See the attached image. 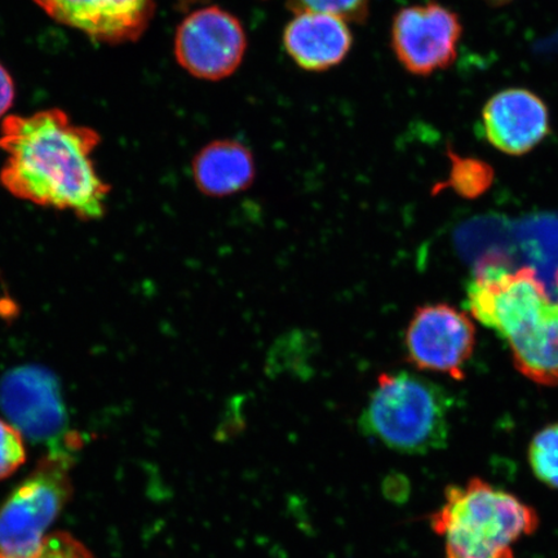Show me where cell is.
<instances>
[{"instance_id": "44dd1931", "label": "cell", "mask_w": 558, "mask_h": 558, "mask_svg": "<svg viewBox=\"0 0 558 558\" xmlns=\"http://www.w3.org/2000/svg\"><path fill=\"white\" fill-rule=\"evenodd\" d=\"M409 485H403L402 477H388L384 484V493L393 500H403L407 497Z\"/></svg>"}, {"instance_id": "2e32d148", "label": "cell", "mask_w": 558, "mask_h": 558, "mask_svg": "<svg viewBox=\"0 0 558 558\" xmlns=\"http://www.w3.org/2000/svg\"><path fill=\"white\" fill-rule=\"evenodd\" d=\"M452 162L451 185L464 195L485 192L493 180V170L485 162L474 158H460L450 151Z\"/></svg>"}, {"instance_id": "277c9868", "label": "cell", "mask_w": 558, "mask_h": 558, "mask_svg": "<svg viewBox=\"0 0 558 558\" xmlns=\"http://www.w3.org/2000/svg\"><path fill=\"white\" fill-rule=\"evenodd\" d=\"M70 460L54 452L0 507V555L33 558L73 495Z\"/></svg>"}, {"instance_id": "e0dca14e", "label": "cell", "mask_w": 558, "mask_h": 558, "mask_svg": "<svg viewBox=\"0 0 558 558\" xmlns=\"http://www.w3.org/2000/svg\"><path fill=\"white\" fill-rule=\"evenodd\" d=\"M289 7L295 13H327L351 23H364L369 0H289Z\"/></svg>"}, {"instance_id": "3957f363", "label": "cell", "mask_w": 558, "mask_h": 558, "mask_svg": "<svg viewBox=\"0 0 558 558\" xmlns=\"http://www.w3.org/2000/svg\"><path fill=\"white\" fill-rule=\"evenodd\" d=\"M451 400L441 387L409 373L379 375L360 417L362 434L411 453L441 450L450 437Z\"/></svg>"}, {"instance_id": "ba28073f", "label": "cell", "mask_w": 558, "mask_h": 558, "mask_svg": "<svg viewBox=\"0 0 558 558\" xmlns=\"http://www.w3.org/2000/svg\"><path fill=\"white\" fill-rule=\"evenodd\" d=\"M463 27L459 16L436 2L402 9L393 20L392 46L409 73L430 75L452 65Z\"/></svg>"}, {"instance_id": "52a82bcc", "label": "cell", "mask_w": 558, "mask_h": 558, "mask_svg": "<svg viewBox=\"0 0 558 558\" xmlns=\"http://www.w3.org/2000/svg\"><path fill=\"white\" fill-rule=\"evenodd\" d=\"M408 361L422 372L464 378V366L476 344V329L464 312L448 304L417 308L404 332Z\"/></svg>"}, {"instance_id": "8992f818", "label": "cell", "mask_w": 558, "mask_h": 558, "mask_svg": "<svg viewBox=\"0 0 558 558\" xmlns=\"http://www.w3.org/2000/svg\"><path fill=\"white\" fill-rule=\"evenodd\" d=\"M246 47L239 19L215 5L187 15L174 38L179 64L195 78L206 81L232 75L241 65Z\"/></svg>"}, {"instance_id": "ac0fdd59", "label": "cell", "mask_w": 558, "mask_h": 558, "mask_svg": "<svg viewBox=\"0 0 558 558\" xmlns=\"http://www.w3.org/2000/svg\"><path fill=\"white\" fill-rule=\"evenodd\" d=\"M26 462L24 436L0 418V480L9 478Z\"/></svg>"}, {"instance_id": "9c48e42d", "label": "cell", "mask_w": 558, "mask_h": 558, "mask_svg": "<svg viewBox=\"0 0 558 558\" xmlns=\"http://www.w3.org/2000/svg\"><path fill=\"white\" fill-rule=\"evenodd\" d=\"M0 409L24 438L35 442L50 441L66 427L59 380L41 366H19L2 376Z\"/></svg>"}, {"instance_id": "ffe728a7", "label": "cell", "mask_w": 558, "mask_h": 558, "mask_svg": "<svg viewBox=\"0 0 558 558\" xmlns=\"http://www.w3.org/2000/svg\"><path fill=\"white\" fill-rule=\"evenodd\" d=\"M13 99H15V86L9 72L0 65V118L12 107Z\"/></svg>"}, {"instance_id": "7c38bea8", "label": "cell", "mask_w": 558, "mask_h": 558, "mask_svg": "<svg viewBox=\"0 0 558 558\" xmlns=\"http://www.w3.org/2000/svg\"><path fill=\"white\" fill-rule=\"evenodd\" d=\"M283 45L300 68L324 72L345 59L352 47V34L343 19L302 12L286 27Z\"/></svg>"}, {"instance_id": "d6986e66", "label": "cell", "mask_w": 558, "mask_h": 558, "mask_svg": "<svg viewBox=\"0 0 558 558\" xmlns=\"http://www.w3.org/2000/svg\"><path fill=\"white\" fill-rule=\"evenodd\" d=\"M0 558H7L0 555ZM33 558H96L78 539L64 532L48 534L44 546Z\"/></svg>"}, {"instance_id": "6da1fadb", "label": "cell", "mask_w": 558, "mask_h": 558, "mask_svg": "<svg viewBox=\"0 0 558 558\" xmlns=\"http://www.w3.org/2000/svg\"><path fill=\"white\" fill-rule=\"evenodd\" d=\"M99 143L96 131L73 124L59 109L7 117L0 148L9 157L0 181L17 198L68 209L83 220L100 219L109 185L90 159Z\"/></svg>"}, {"instance_id": "30bf717a", "label": "cell", "mask_w": 558, "mask_h": 558, "mask_svg": "<svg viewBox=\"0 0 558 558\" xmlns=\"http://www.w3.org/2000/svg\"><path fill=\"white\" fill-rule=\"evenodd\" d=\"M48 16L102 44L136 40L155 15L153 0H34Z\"/></svg>"}, {"instance_id": "5bb4252c", "label": "cell", "mask_w": 558, "mask_h": 558, "mask_svg": "<svg viewBox=\"0 0 558 558\" xmlns=\"http://www.w3.org/2000/svg\"><path fill=\"white\" fill-rule=\"evenodd\" d=\"M519 372L543 386H558V304L549 303L536 323L509 341Z\"/></svg>"}, {"instance_id": "5b68a950", "label": "cell", "mask_w": 558, "mask_h": 558, "mask_svg": "<svg viewBox=\"0 0 558 558\" xmlns=\"http://www.w3.org/2000/svg\"><path fill=\"white\" fill-rule=\"evenodd\" d=\"M549 303L546 288L533 269H512L497 257L478 264L466 290V308L472 316L508 343L526 332Z\"/></svg>"}, {"instance_id": "7402d4cb", "label": "cell", "mask_w": 558, "mask_h": 558, "mask_svg": "<svg viewBox=\"0 0 558 558\" xmlns=\"http://www.w3.org/2000/svg\"><path fill=\"white\" fill-rule=\"evenodd\" d=\"M178 2L183 7H192L195 4L205 3L206 0H178Z\"/></svg>"}, {"instance_id": "4fadbf2b", "label": "cell", "mask_w": 558, "mask_h": 558, "mask_svg": "<svg viewBox=\"0 0 558 558\" xmlns=\"http://www.w3.org/2000/svg\"><path fill=\"white\" fill-rule=\"evenodd\" d=\"M192 173L201 194L209 198H227L253 186L256 162L253 151L241 142L216 140L195 155Z\"/></svg>"}, {"instance_id": "7a4b0ae2", "label": "cell", "mask_w": 558, "mask_h": 558, "mask_svg": "<svg viewBox=\"0 0 558 558\" xmlns=\"http://www.w3.org/2000/svg\"><path fill=\"white\" fill-rule=\"evenodd\" d=\"M448 558H514L513 544L539 527L533 507L481 478L451 485L430 515Z\"/></svg>"}, {"instance_id": "8fae6325", "label": "cell", "mask_w": 558, "mask_h": 558, "mask_svg": "<svg viewBox=\"0 0 558 558\" xmlns=\"http://www.w3.org/2000/svg\"><path fill=\"white\" fill-rule=\"evenodd\" d=\"M483 118L488 142L511 156L525 155L549 134L546 104L529 89L501 90L487 101Z\"/></svg>"}, {"instance_id": "603a6c76", "label": "cell", "mask_w": 558, "mask_h": 558, "mask_svg": "<svg viewBox=\"0 0 558 558\" xmlns=\"http://www.w3.org/2000/svg\"><path fill=\"white\" fill-rule=\"evenodd\" d=\"M486 3L492 4L494 7H500L506 5L509 2H512V0H485Z\"/></svg>"}, {"instance_id": "9a60e30c", "label": "cell", "mask_w": 558, "mask_h": 558, "mask_svg": "<svg viewBox=\"0 0 558 558\" xmlns=\"http://www.w3.org/2000/svg\"><path fill=\"white\" fill-rule=\"evenodd\" d=\"M529 463L543 484L558 490V423L535 435L529 446Z\"/></svg>"}]
</instances>
